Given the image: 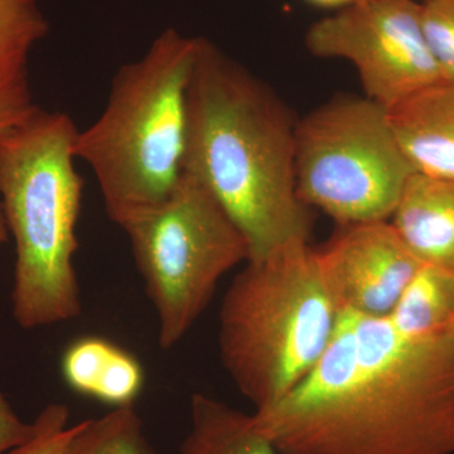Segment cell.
<instances>
[{"label":"cell","instance_id":"1","mask_svg":"<svg viewBox=\"0 0 454 454\" xmlns=\"http://www.w3.org/2000/svg\"><path fill=\"white\" fill-rule=\"evenodd\" d=\"M253 417L280 454H454V328L342 310L315 369Z\"/></svg>","mask_w":454,"mask_h":454},{"label":"cell","instance_id":"2","mask_svg":"<svg viewBox=\"0 0 454 454\" xmlns=\"http://www.w3.org/2000/svg\"><path fill=\"white\" fill-rule=\"evenodd\" d=\"M295 124L273 90L199 37L184 170L235 221L249 243V262L309 243V206L295 179Z\"/></svg>","mask_w":454,"mask_h":454},{"label":"cell","instance_id":"3","mask_svg":"<svg viewBox=\"0 0 454 454\" xmlns=\"http://www.w3.org/2000/svg\"><path fill=\"white\" fill-rule=\"evenodd\" d=\"M77 131L67 114L38 109L0 139V203L16 247L12 313L25 330L82 312L74 269L83 195Z\"/></svg>","mask_w":454,"mask_h":454},{"label":"cell","instance_id":"4","mask_svg":"<svg viewBox=\"0 0 454 454\" xmlns=\"http://www.w3.org/2000/svg\"><path fill=\"white\" fill-rule=\"evenodd\" d=\"M197 50L199 37L160 33L118 71L103 113L74 137V158L91 168L107 216L121 229L162 205L184 172Z\"/></svg>","mask_w":454,"mask_h":454},{"label":"cell","instance_id":"5","mask_svg":"<svg viewBox=\"0 0 454 454\" xmlns=\"http://www.w3.org/2000/svg\"><path fill=\"white\" fill-rule=\"evenodd\" d=\"M342 309L309 243L250 260L219 315L221 363L255 408L276 405L315 369Z\"/></svg>","mask_w":454,"mask_h":454},{"label":"cell","instance_id":"6","mask_svg":"<svg viewBox=\"0 0 454 454\" xmlns=\"http://www.w3.org/2000/svg\"><path fill=\"white\" fill-rule=\"evenodd\" d=\"M158 318V342L184 339L230 270L249 262L241 230L210 190L184 170L162 205L122 229Z\"/></svg>","mask_w":454,"mask_h":454},{"label":"cell","instance_id":"7","mask_svg":"<svg viewBox=\"0 0 454 454\" xmlns=\"http://www.w3.org/2000/svg\"><path fill=\"white\" fill-rule=\"evenodd\" d=\"M414 173L372 98L331 100L295 124L298 196L342 225L389 221Z\"/></svg>","mask_w":454,"mask_h":454},{"label":"cell","instance_id":"8","mask_svg":"<svg viewBox=\"0 0 454 454\" xmlns=\"http://www.w3.org/2000/svg\"><path fill=\"white\" fill-rule=\"evenodd\" d=\"M417 0H357L309 27L313 56L356 68L366 98L387 107L442 82L422 28Z\"/></svg>","mask_w":454,"mask_h":454},{"label":"cell","instance_id":"9","mask_svg":"<svg viewBox=\"0 0 454 454\" xmlns=\"http://www.w3.org/2000/svg\"><path fill=\"white\" fill-rule=\"evenodd\" d=\"M319 255L340 309L379 318L393 312L423 267L390 221L346 225Z\"/></svg>","mask_w":454,"mask_h":454},{"label":"cell","instance_id":"10","mask_svg":"<svg viewBox=\"0 0 454 454\" xmlns=\"http://www.w3.org/2000/svg\"><path fill=\"white\" fill-rule=\"evenodd\" d=\"M415 172L454 181V82H439L389 110Z\"/></svg>","mask_w":454,"mask_h":454},{"label":"cell","instance_id":"11","mask_svg":"<svg viewBox=\"0 0 454 454\" xmlns=\"http://www.w3.org/2000/svg\"><path fill=\"white\" fill-rule=\"evenodd\" d=\"M42 0H0V139L40 107L29 82L32 51L50 31Z\"/></svg>","mask_w":454,"mask_h":454},{"label":"cell","instance_id":"12","mask_svg":"<svg viewBox=\"0 0 454 454\" xmlns=\"http://www.w3.org/2000/svg\"><path fill=\"white\" fill-rule=\"evenodd\" d=\"M389 221L423 265L454 273V181L415 172Z\"/></svg>","mask_w":454,"mask_h":454},{"label":"cell","instance_id":"13","mask_svg":"<svg viewBox=\"0 0 454 454\" xmlns=\"http://www.w3.org/2000/svg\"><path fill=\"white\" fill-rule=\"evenodd\" d=\"M59 370L68 389L113 408L134 404L145 384L138 358L98 336H83L66 348Z\"/></svg>","mask_w":454,"mask_h":454},{"label":"cell","instance_id":"14","mask_svg":"<svg viewBox=\"0 0 454 454\" xmlns=\"http://www.w3.org/2000/svg\"><path fill=\"white\" fill-rule=\"evenodd\" d=\"M190 429L178 454H280L253 414L206 395L191 399Z\"/></svg>","mask_w":454,"mask_h":454},{"label":"cell","instance_id":"15","mask_svg":"<svg viewBox=\"0 0 454 454\" xmlns=\"http://www.w3.org/2000/svg\"><path fill=\"white\" fill-rule=\"evenodd\" d=\"M400 331L434 334L454 328V273L423 265L387 316Z\"/></svg>","mask_w":454,"mask_h":454},{"label":"cell","instance_id":"16","mask_svg":"<svg viewBox=\"0 0 454 454\" xmlns=\"http://www.w3.org/2000/svg\"><path fill=\"white\" fill-rule=\"evenodd\" d=\"M64 454L160 453L149 441L142 418L130 405L77 423Z\"/></svg>","mask_w":454,"mask_h":454},{"label":"cell","instance_id":"17","mask_svg":"<svg viewBox=\"0 0 454 454\" xmlns=\"http://www.w3.org/2000/svg\"><path fill=\"white\" fill-rule=\"evenodd\" d=\"M422 3L424 37L444 82H454V0Z\"/></svg>","mask_w":454,"mask_h":454},{"label":"cell","instance_id":"18","mask_svg":"<svg viewBox=\"0 0 454 454\" xmlns=\"http://www.w3.org/2000/svg\"><path fill=\"white\" fill-rule=\"evenodd\" d=\"M67 406L52 403L44 406L35 419V433L28 442L9 454H64L73 437L74 426H68Z\"/></svg>","mask_w":454,"mask_h":454},{"label":"cell","instance_id":"19","mask_svg":"<svg viewBox=\"0 0 454 454\" xmlns=\"http://www.w3.org/2000/svg\"><path fill=\"white\" fill-rule=\"evenodd\" d=\"M35 423H25L0 390V454L11 453L32 438Z\"/></svg>","mask_w":454,"mask_h":454},{"label":"cell","instance_id":"20","mask_svg":"<svg viewBox=\"0 0 454 454\" xmlns=\"http://www.w3.org/2000/svg\"><path fill=\"white\" fill-rule=\"evenodd\" d=\"M304 2L316 8L337 9V11H340V9L348 7L357 0H304Z\"/></svg>","mask_w":454,"mask_h":454},{"label":"cell","instance_id":"21","mask_svg":"<svg viewBox=\"0 0 454 454\" xmlns=\"http://www.w3.org/2000/svg\"><path fill=\"white\" fill-rule=\"evenodd\" d=\"M9 232L7 223H5L4 215H3L2 203H0V247L8 240Z\"/></svg>","mask_w":454,"mask_h":454},{"label":"cell","instance_id":"22","mask_svg":"<svg viewBox=\"0 0 454 454\" xmlns=\"http://www.w3.org/2000/svg\"><path fill=\"white\" fill-rule=\"evenodd\" d=\"M422 2H426V0H422Z\"/></svg>","mask_w":454,"mask_h":454}]
</instances>
